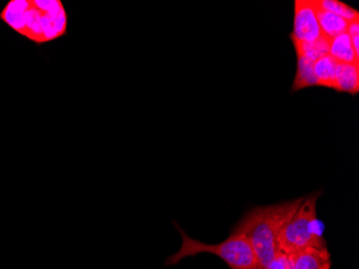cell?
<instances>
[{
  "instance_id": "obj_1",
  "label": "cell",
  "mask_w": 359,
  "mask_h": 269,
  "mask_svg": "<svg viewBox=\"0 0 359 269\" xmlns=\"http://www.w3.org/2000/svg\"><path fill=\"white\" fill-rule=\"evenodd\" d=\"M0 20L37 46L60 39L68 32V14L62 0H10Z\"/></svg>"
},
{
  "instance_id": "obj_2",
  "label": "cell",
  "mask_w": 359,
  "mask_h": 269,
  "mask_svg": "<svg viewBox=\"0 0 359 269\" xmlns=\"http://www.w3.org/2000/svg\"><path fill=\"white\" fill-rule=\"evenodd\" d=\"M304 197L249 210L231 232H239L249 240L257 267L263 268L279 254L278 237L284 224L295 214Z\"/></svg>"
},
{
  "instance_id": "obj_3",
  "label": "cell",
  "mask_w": 359,
  "mask_h": 269,
  "mask_svg": "<svg viewBox=\"0 0 359 269\" xmlns=\"http://www.w3.org/2000/svg\"><path fill=\"white\" fill-rule=\"evenodd\" d=\"M173 224L182 237V244L177 252L166 258L165 266H175L185 258L210 254L219 256L231 269H255L257 267L253 249L243 235L231 232L225 242L209 244L189 237L177 222L173 221Z\"/></svg>"
},
{
  "instance_id": "obj_4",
  "label": "cell",
  "mask_w": 359,
  "mask_h": 269,
  "mask_svg": "<svg viewBox=\"0 0 359 269\" xmlns=\"http://www.w3.org/2000/svg\"><path fill=\"white\" fill-rule=\"evenodd\" d=\"M320 192L304 197L295 214L284 224L278 237V248L282 254H296L306 248H327V242L318 230L316 204Z\"/></svg>"
},
{
  "instance_id": "obj_5",
  "label": "cell",
  "mask_w": 359,
  "mask_h": 269,
  "mask_svg": "<svg viewBox=\"0 0 359 269\" xmlns=\"http://www.w3.org/2000/svg\"><path fill=\"white\" fill-rule=\"evenodd\" d=\"M290 37L302 42H314L323 37L316 0H296L294 29Z\"/></svg>"
},
{
  "instance_id": "obj_6",
  "label": "cell",
  "mask_w": 359,
  "mask_h": 269,
  "mask_svg": "<svg viewBox=\"0 0 359 269\" xmlns=\"http://www.w3.org/2000/svg\"><path fill=\"white\" fill-rule=\"evenodd\" d=\"M292 269H330L332 256L328 248H306L290 254Z\"/></svg>"
},
{
  "instance_id": "obj_7",
  "label": "cell",
  "mask_w": 359,
  "mask_h": 269,
  "mask_svg": "<svg viewBox=\"0 0 359 269\" xmlns=\"http://www.w3.org/2000/svg\"><path fill=\"white\" fill-rule=\"evenodd\" d=\"M334 91L355 95L359 92V66L338 63L334 80Z\"/></svg>"
},
{
  "instance_id": "obj_8",
  "label": "cell",
  "mask_w": 359,
  "mask_h": 269,
  "mask_svg": "<svg viewBox=\"0 0 359 269\" xmlns=\"http://www.w3.org/2000/svg\"><path fill=\"white\" fill-rule=\"evenodd\" d=\"M328 54L336 62L354 64L359 66V56L355 53L351 37L346 32L330 40V52H328Z\"/></svg>"
},
{
  "instance_id": "obj_9",
  "label": "cell",
  "mask_w": 359,
  "mask_h": 269,
  "mask_svg": "<svg viewBox=\"0 0 359 269\" xmlns=\"http://www.w3.org/2000/svg\"><path fill=\"white\" fill-rule=\"evenodd\" d=\"M316 14H318V24H320V32L325 38L328 40L334 39L337 36L344 34L348 29L350 22L342 19L340 16L332 13V12L325 11L320 9L316 5Z\"/></svg>"
},
{
  "instance_id": "obj_10",
  "label": "cell",
  "mask_w": 359,
  "mask_h": 269,
  "mask_svg": "<svg viewBox=\"0 0 359 269\" xmlns=\"http://www.w3.org/2000/svg\"><path fill=\"white\" fill-rule=\"evenodd\" d=\"M292 40L295 46L297 58H304L309 62L316 63L318 58L327 55L330 52V40L324 36L314 42H302L296 39Z\"/></svg>"
},
{
  "instance_id": "obj_11",
  "label": "cell",
  "mask_w": 359,
  "mask_h": 269,
  "mask_svg": "<svg viewBox=\"0 0 359 269\" xmlns=\"http://www.w3.org/2000/svg\"><path fill=\"white\" fill-rule=\"evenodd\" d=\"M337 64H338V62H336L330 54L318 58L314 63L313 72L318 86H324V88L334 90Z\"/></svg>"
},
{
  "instance_id": "obj_12",
  "label": "cell",
  "mask_w": 359,
  "mask_h": 269,
  "mask_svg": "<svg viewBox=\"0 0 359 269\" xmlns=\"http://www.w3.org/2000/svg\"><path fill=\"white\" fill-rule=\"evenodd\" d=\"M313 64L314 63L309 62L304 58H297V72L292 83V92L318 86V81L313 72Z\"/></svg>"
},
{
  "instance_id": "obj_13",
  "label": "cell",
  "mask_w": 359,
  "mask_h": 269,
  "mask_svg": "<svg viewBox=\"0 0 359 269\" xmlns=\"http://www.w3.org/2000/svg\"><path fill=\"white\" fill-rule=\"evenodd\" d=\"M316 5L325 11L332 12L348 22L359 20L357 10L339 0H316Z\"/></svg>"
},
{
  "instance_id": "obj_14",
  "label": "cell",
  "mask_w": 359,
  "mask_h": 269,
  "mask_svg": "<svg viewBox=\"0 0 359 269\" xmlns=\"http://www.w3.org/2000/svg\"><path fill=\"white\" fill-rule=\"evenodd\" d=\"M255 269H292V264H290V256L287 254H282L280 252L276 254L274 260L271 263L267 265V266L263 267V268H255Z\"/></svg>"
},
{
  "instance_id": "obj_15",
  "label": "cell",
  "mask_w": 359,
  "mask_h": 269,
  "mask_svg": "<svg viewBox=\"0 0 359 269\" xmlns=\"http://www.w3.org/2000/svg\"><path fill=\"white\" fill-rule=\"evenodd\" d=\"M346 34H348L350 37H353V36H359V20H355V21L350 22V23H348Z\"/></svg>"
},
{
  "instance_id": "obj_16",
  "label": "cell",
  "mask_w": 359,
  "mask_h": 269,
  "mask_svg": "<svg viewBox=\"0 0 359 269\" xmlns=\"http://www.w3.org/2000/svg\"><path fill=\"white\" fill-rule=\"evenodd\" d=\"M351 41H352L355 53H356V55L359 56V36H353V37H351Z\"/></svg>"
}]
</instances>
